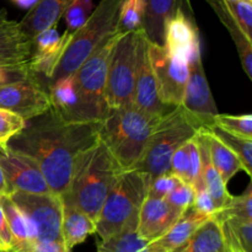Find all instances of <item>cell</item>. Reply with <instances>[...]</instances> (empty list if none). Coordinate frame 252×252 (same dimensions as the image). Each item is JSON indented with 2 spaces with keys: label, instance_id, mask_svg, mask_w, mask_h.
Instances as JSON below:
<instances>
[{
  "label": "cell",
  "instance_id": "cell-2",
  "mask_svg": "<svg viewBox=\"0 0 252 252\" xmlns=\"http://www.w3.org/2000/svg\"><path fill=\"white\" fill-rule=\"evenodd\" d=\"M125 170L101 140L79 157L70 185L62 198L88 214L96 223L108 192Z\"/></svg>",
  "mask_w": 252,
  "mask_h": 252
},
{
  "label": "cell",
  "instance_id": "cell-5",
  "mask_svg": "<svg viewBox=\"0 0 252 252\" xmlns=\"http://www.w3.org/2000/svg\"><path fill=\"white\" fill-rule=\"evenodd\" d=\"M204 125L182 106L162 116L155 125L144 153L133 170L145 172L152 179L170 174V161L179 148L194 138Z\"/></svg>",
  "mask_w": 252,
  "mask_h": 252
},
{
  "label": "cell",
  "instance_id": "cell-11",
  "mask_svg": "<svg viewBox=\"0 0 252 252\" xmlns=\"http://www.w3.org/2000/svg\"><path fill=\"white\" fill-rule=\"evenodd\" d=\"M0 167L4 172L10 193H52L36 161L7 144H0Z\"/></svg>",
  "mask_w": 252,
  "mask_h": 252
},
{
  "label": "cell",
  "instance_id": "cell-8",
  "mask_svg": "<svg viewBox=\"0 0 252 252\" xmlns=\"http://www.w3.org/2000/svg\"><path fill=\"white\" fill-rule=\"evenodd\" d=\"M138 32L118 36L107 68L105 100L108 111L134 106Z\"/></svg>",
  "mask_w": 252,
  "mask_h": 252
},
{
  "label": "cell",
  "instance_id": "cell-39",
  "mask_svg": "<svg viewBox=\"0 0 252 252\" xmlns=\"http://www.w3.org/2000/svg\"><path fill=\"white\" fill-rule=\"evenodd\" d=\"M187 149H189V184L193 187L194 191L204 189L203 180L201 176V157H199L198 145L194 138L187 142Z\"/></svg>",
  "mask_w": 252,
  "mask_h": 252
},
{
  "label": "cell",
  "instance_id": "cell-15",
  "mask_svg": "<svg viewBox=\"0 0 252 252\" xmlns=\"http://www.w3.org/2000/svg\"><path fill=\"white\" fill-rule=\"evenodd\" d=\"M164 47L172 56L187 63L194 54L201 53V38L192 16L189 0H182L179 9L167 22Z\"/></svg>",
  "mask_w": 252,
  "mask_h": 252
},
{
  "label": "cell",
  "instance_id": "cell-37",
  "mask_svg": "<svg viewBox=\"0 0 252 252\" xmlns=\"http://www.w3.org/2000/svg\"><path fill=\"white\" fill-rule=\"evenodd\" d=\"M226 10L238 21L246 36L252 39V2L223 0Z\"/></svg>",
  "mask_w": 252,
  "mask_h": 252
},
{
  "label": "cell",
  "instance_id": "cell-32",
  "mask_svg": "<svg viewBox=\"0 0 252 252\" xmlns=\"http://www.w3.org/2000/svg\"><path fill=\"white\" fill-rule=\"evenodd\" d=\"M148 243L137 231H125L115 236L100 240L97 252H148Z\"/></svg>",
  "mask_w": 252,
  "mask_h": 252
},
{
  "label": "cell",
  "instance_id": "cell-33",
  "mask_svg": "<svg viewBox=\"0 0 252 252\" xmlns=\"http://www.w3.org/2000/svg\"><path fill=\"white\" fill-rule=\"evenodd\" d=\"M212 125L226 130L238 137L252 139V116L251 115H218L214 117ZM211 125V126H212Z\"/></svg>",
  "mask_w": 252,
  "mask_h": 252
},
{
  "label": "cell",
  "instance_id": "cell-36",
  "mask_svg": "<svg viewBox=\"0 0 252 252\" xmlns=\"http://www.w3.org/2000/svg\"><path fill=\"white\" fill-rule=\"evenodd\" d=\"M26 127V121L10 111L0 108V144H7Z\"/></svg>",
  "mask_w": 252,
  "mask_h": 252
},
{
  "label": "cell",
  "instance_id": "cell-4",
  "mask_svg": "<svg viewBox=\"0 0 252 252\" xmlns=\"http://www.w3.org/2000/svg\"><path fill=\"white\" fill-rule=\"evenodd\" d=\"M160 118L147 115L134 106L110 110L101 122L98 138L125 171L133 170Z\"/></svg>",
  "mask_w": 252,
  "mask_h": 252
},
{
  "label": "cell",
  "instance_id": "cell-26",
  "mask_svg": "<svg viewBox=\"0 0 252 252\" xmlns=\"http://www.w3.org/2000/svg\"><path fill=\"white\" fill-rule=\"evenodd\" d=\"M206 1L211 5L221 24L226 27L228 32L230 33L236 49H238L244 71L246 73L248 78L252 80V39L246 36L238 21L226 10L223 0H206Z\"/></svg>",
  "mask_w": 252,
  "mask_h": 252
},
{
  "label": "cell",
  "instance_id": "cell-12",
  "mask_svg": "<svg viewBox=\"0 0 252 252\" xmlns=\"http://www.w3.org/2000/svg\"><path fill=\"white\" fill-rule=\"evenodd\" d=\"M134 107L153 117H162L175 107H169L160 101L157 81L149 57V41L144 32L139 31L137 42L134 79Z\"/></svg>",
  "mask_w": 252,
  "mask_h": 252
},
{
  "label": "cell",
  "instance_id": "cell-38",
  "mask_svg": "<svg viewBox=\"0 0 252 252\" xmlns=\"http://www.w3.org/2000/svg\"><path fill=\"white\" fill-rule=\"evenodd\" d=\"M165 201L174 209L184 213L186 209L193 206L194 189L191 185L184 181H180L177 186L169 193Z\"/></svg>",
  "mask_w": 252,
  "mask_h": 252
},
{
  "label": "cell",
  "instance_id": "cell-46",
  "mask_svg": "<svg viewBox=\"0 0 252 252\" xmlns=\"http://www.w3.org/2000/svg\"><path fill=\"white\" fill-rule=\"evenodd\" d=\"M12 1L16 2L19 6L24 7V9H31L38 0H12Z\"/></svg>",
  "mask_w": 252,
  "mask_h": 252
},
{
  "label": "cell",
  "instance_id": "cell-20",
  "mask_svg": "<svg viewBox=\"0 0 252 252\" xmlns=\"http://www.w3.org/2000/svg\"><path fill=\"white\" fill-rule=\"evenodd\" d=\"M73 1L74 0H38L19 22L20 27L25 34L33 38L39 32L57 26Z\"/></svg>",
  "mask_w": 252,
  "mask_h": 252
},
{
  "label": "cell",
  "instance_id": "cell-18",
  "mask_svg": "<svg viewBox=\"0 0 252 252\" xmlns=\"http://www.w3.org/2000/svg\"><path fill=\"white\" fill-rule=\"evenodd\" d=\"M33 42L20 27V24L7 17L5 9L0 10V64L29 62Z\"/></svg>",
  "mask_w": 252,
  "mask_h": 252
},
{
  "label": "cell",
  "instance_id": "cell-22",
  "mask_svg": "<svg viewBox=\"0 0 252 252\" xmlns=\"http://www.w3.org/2000/svg\"><path fill=\"white\" fill-rule=\"evenodd\" d=\"M63 199V219H62V239L66 249L71 251L79 244L84 243L93 234H96V223L66 199Z\"/></svg>",
  "mask_w": 252,
  "mask_h": 252
},
{
  "label": "cell",
  "instance_id": "cell-40",
  "mask_svg": "<svg viewBox=\"0 0 252 252\" xmlns=\"http://www.w3.org/2000/svg\"><path fill=\"white\" fill-rule=\"evenodd\" d=\"M180 180L172 174H165L152 179L148 189V197L154 199H165L177 186Z\"/></svg>",
  "mask_w": 252,
  "mask_h": 252
},
{
  "label": "cell",
  "instance_id": "cell-31",
  "mask_svg": "<svg viewBox=\"0 0 252 252\" xmlns=\"http://www.w3.org/2000/svg\"><path fill=\"white\" fill-rule=\"evenodd\" d=\"M212 218L219 223L225 219H241V220L252 221V184H249L240 196H231L228 203L221 209L217 211Z\"/></svg>",
  "mask_w": 252,
  "mask_h": 252
},
{
  "label": "cell",
  "instance_id": "cell-3",
  "mask_svg": "<svg viewBox=\"0 0 252 252\" xmlns=\"http://www.w3.org/2000/svg\"><path fill=\"white\" fill-rule=\"evenodd\" d=\"M150 181L149 175L138 170H127L120 175L96 220V234L100 240L125 231H137L140 209L148 197Z\"/></svg>",
  "mask_w": 252,
  "mask_h": 252
},
{
  "label": "cell",
  "instance_id": "cell-41",
  "mask_svg": "<svg viewBox=\"0 0 252 252\" xmlns=\"http://www.w3.org/2000/svg\"><path fill=\"white\" fill-rule=\"evenodd\" d=\"M170 174L189 184V157L187 143L175 152L170 161Z\"/></svg>",
  "mask_w": 252,
  "mask_h": 252
},
{
  "label": "cell",
  "instance_id": "cell-6",
  "mask_svg": "<svg viewBox=\"0 0 252 252\" xmlns=\"http://www.w3.org/2000/svg\"><path fill=\"white\" fill-rule=\"evenodd\" d=\"M122 2L123 0H100L88 21L71 34L49 83L75 73L106 38L117 33L116 26Z\"/></svg>",
  "mask_w": 252,
  "mask_h": 252
},
{
  "label": "cell",
  "instance_id": "cell-34",
  "mask_svg": "<svg viewBox=\"0 0 252 252\" xmlns=\"http://www.w3.org/2000/svg\"><path fill=\"white\" fill-rule=\"evenodd\" d=\"M94 9L95 6L93 0H74L63 15L66 24V31L70 32L71 34L78 31L88 21Z\"/></svg>",
  "mask_w": 252,
  "mask_h": 252
},
{
  "label": "cell",
  "instance_id": "cell-7",
  "mask_svg": "<svg viewBox=\"0 0 252 252\" xmlns=\"http://www.w3.org/2000/svg\"><path fill=\"white\" fill-rule=\"evenodd\" d=\"M121 34L106 38L75 71L79 95L78 122H102L108 113L105 100L106 78L113 46Z\"/></svg>",
  "mask_w": 252,
  "mask_h": 252
},
{
  "label": "cell",
  "instance_id": "cell-28",
  "mask_svg": "<svg viewBox=\"0 0 252 252\" xmlns=\"http://www.w3.org/2000/svg\"><path fill=\"white\" fill-rule=\"evenodd\" d=\"M203 133L207 140V145H208V152L212 162L220 175L224 184L228 185V182L239 171H241V170L244 171L243 162L224 143H221L218 138L214 137L209 130L203 128Z\"/></svg>",
  "mask_w": 252,
  "mask_h": 252
},
{
  "label": "cell",
  "instance_id": "cell-24",
  "mask_svg": "<svg viewBox=\"0 0 252 252\" xmlns=\"http://www.w3.org/2000/svg\"><path fill=\"white\" fill-rule=\"evenodd\" d=\"M49 98L52 107L63 120L78 122L79 95L74 74L49 83Z\"/></svg>",
  "mask_w": 252,
  "mask_h": 252
},
{
  "label": "cell",
  "instance_id": "cell-23",
  "mask_svg": "<svg viewBox=\"0 0 252 252\" xmlns=\"http://www.w3.org/2000/svg\"><path fill=\"white\" fill-rule=\"evenodd\" d=\"M197 145H198L199 157H201V176L203 180V184L206 186L207 191L211 194L212 199L214 202L217 211L223 208L229 199L231 198V194L228 192L226 185L221 180L220 175L214 167L212 162L211 157H209L208 145H207L206 137H204L203 128L194 135Z\"/></svg>",
  "mask_w": 252,
  "mask_h": 252
},
{
  "label": "cell",
  "instance_id": "cell-19",
  "mask_svg": "<svg viewBox=\"0 0 252 252\" xmlns=\"http://www.w3.org/2000/svg\"><path fill=\"white\" fill-rule=\"evenodd\" d=\"M212 217L206 216L197 211L193 206L182 213L176 223L157 240L148 244V252H172L182 245L198 226Z\"/></svg>",
  "mask_w": 252,
  "mask_h": 252
},
{
  "label": "cell",
  "instance_id": "cell-21",
  "mask_svg": "<svg viewBox=\"0 0 252 252\" xmlns=\"http://www.w3.org/2000/svg\"><path fill=\"white\" fill-rule=\"evenodd\" d=\"M144 2L143 32L150 43L164 47L166 25L179 9L182 0H144Z\"/></svg>",
  "mask_w": 252,
  "mask_h": 252
},
{
  "label": "cell",
  "instance_id": "cell-1",
  "mask_svg": "<svg viewBox=\"0 0 252 252\" xmlns=\"http://www.w3.org/2000/svg\"><path fill=\"white\" fill-rule=\"evenodd\" d=\"M101 122H69L53 108L27 121L7 145L33 159L53 193L69 189L79 157L100 140Z\"/></svg>",
  "mask_w": 252,
  "mask_h": 252
},
{
  "label": "cell",
  "instance_id": "cell-25",
  "mask_svg": "<svg viewBox=\"0 0 252 252\" xmlns=\"http://www.w3.org/2000/svg\"><path fill=\"white\" fill-rule=\"evenodd\" d=\"M172 252H229V249L220 223L214 218H209Z\"/></svg>",
  "mask_w": 252,
  "mask_h": 252
},
{
  "label": "cell",
  "instance_id": "cell-30",
  "mask_svg": "<svg viewBox=\"0 0 252 252\" xmlns=\"http://www.w3.org/2000/svg\"><path fill=\"white\" fill-rule=\"evenodd\" d=\"M207 130L212 133L214 137L218 138L221 143L226 145L236 157L240 159L243 162L244 171L252 176V139H246V138L238 137L231 133L226 132V130L221 129V128L217 127V126H207Z\"/></svg>",
  "mask_w": 252,
  "mask_h": 252
},
{
  "label": "cell",
  "instance_id": "cell-9",
  "mask_svg": "<svg viewBox=\"0 0 252 252\" xmlns=\"http://www.w3.org/2000/svg\"><path fill=\"white\" fill-rule=\"evenodd\" d=\"M15 204L29 218L36 230L38 241H57L62 239L63 199L57 193H25L11 192L9 194Z\"/></svg>",
  "mask_w": 252,
  "mask_h": 252
},
{
  "label": "cell",
  "instance_id": "cell-43",
  "mask_svg": "<svg viewBox=\"0 0 252 252\" xmlns=\"http://www.w3.org/2000/svg\"><path fill=\"white\" fill-rule=\"evenodd\" d=\"M193 207L197 211H199L201 213L206 214L208 217H213V214L217 212L213 199H212L211 194L208 193L206 187L198 189V191H194Z\"/></svg>",
  "mask_w": 252,
  "mask_h": 252
},
{
  "label": "cell",
  "instance_id": "cell-44",
  "mask_svg": "<svg viewBox=\"0 0 252 252\" xmlns=\"http://www.w3.org/2000/svg\"><path fill=\"white\" fill-rule=\"evenodd\" d=\"M12 249V238L0 204V251L9 252Z\"/></svg>",
  "mask_w": 252,
  "mask_h": 252
},
{
  "label": "cell",
  "instance_id": "cell-17",
  "mask_svg": "<svg viewBox=\"0 0 252 252\" xmlns=\"http://www.w3.org/2000/svg\"><path fill=\"white\" fill-rule=\"evenodd\" d=\"M181 216V212L172 208L165 199L147 197L138 219V235L148 244L152 243L164 235Z\"/></svg>",
  "mask_w": 252,
  "mask_h": 252
},
{
  "label": "cell",
  "instance_id": "cell-42",
  "mask_svg": "<svg viewBox=\"0 0 252 252\" xmlns=\"http://www.w3.org/2000/svg\"><path fill=\"white\" fill-rule=\"evenodd\" d=\"M11 252H70L66 249L63 240L57 241H33L24 248L16 249Z\"/></svg>",
  "mask_w": 252,
  "mask_h": 252
},
{
  "label": "cell",
  "instance_id": "cell-16",
  "mask_svg": "<svg viewBox=\"0 0 252 252\" xmlns=\"http://www.w3.org/2000/svg\"><path fill=\"white\" fill-rule=\"evenodd\" d=\"M70 38V32L65 31L61 34L57 26L49 27L36 34L32 38L33 48L30 58V66L32 71L51 79Z\"/></svg>",
  "mask_w": 252,
  "mask_h": 252
},
{
  "label": "cell",
  "instance_id": "cell-14",
  "mask_svg": "<svg viewBox=\"0 0 252 252\" xmlns=\"http://www.w3.org/2000/svg\"><path fill=\"white\" fill-rule=\"evenodd\" d=\"M181 106L201 121L204 127L211 126L219 113L204 73L201 53L194 54L189 61V78Z\"/></svg>",
  "mask_w": 252,
  "mask_h": 252
},
{
  "label": "cell",
  "instance_id": "cell-47",
  "mask_svg": "<svg viewBox=\"0 0 252 252\" xmlns=\"http://www.w3.org/2000/svg\"><path fill=\"white\" fill-rule=\"evenodd\" d=\"M229 1H250V2H252V0H229Z\"/></svg>",
  "mask_w": 252,
  "mask_h": 252
},
{
  "label": "cell",
  "instance_id": "cell-10",
  "mask_svg": "<svg viewBox=\"0 0 252 252\" xmlns=\"http://www.w3.org/2000/svg\"><path fill=\"white\" fill-rule=\"evenodd\" d=\"M149 57L160 101L169 107L181 106L189 78V63L172 56L165 47L150 42Z\"/></svg>",
  "mask_w": 252,
  "mask_h": 252
},
{
  "label": "cell",
  "instance_id": "cell-45",
  "mask_svg": "<svg viewBox=\"0 0 252 252\" xmlns=\"http://www.w3.org/2000/svg\"><path fill=\"white\" fill-rule=\"evenodd\" d=\"M9 193H10L9 187H7L4 172H2L1 167H0V196H2V194H9Z\"/></svg>",
  "mask_w": 252,
  "mask_h": 252
},
{
  "label": "cell",
  "instance_id": "cell-27",
  "mask_svg": "<svg viewBox=\"0 0 252 252\" xmlns=\"http://www.w3.org/2000/svg\"><path fill=\"white\" fill-rule=\"evenodd\" d=\"M0 204L12 238V250L24 248L37 240L36 230L21 209L12 202L9 194L0 196Z\"/></svg>",
  "mask_w": 252,
  "mask_h": 252
},
{
  "label": "cell",
  "instance_id": "cell-13",
  "mask_svg": "<svg viewBox=\"0 0 252 252\" xmlns=\"http://www.w3.org/2000/svg\"><path fill=\"white\" fill-rule=\"evenodd\" d=\"M52 107L48 90L36 78L11 85L0 86V108L31 121Z\"/></svg>",
  "mask_w": 252,
  "mask_h": 252
},
{
  "label": "cell",
  "instance_id": "cell-29",
  "mask_svg": "<svg viewBox=\"0 0 252 252\" xmlns=\"http://www.w3.org/2000/svg\"><path fill=\"white\" fill-rule=\"evenodd\" d=\"M220 225L229 252H252V221L225 219Z\"/></svg>",
  "mask_w": 252,
  "mask_h": 252
},
{
  "label": "cell",
  "instance_id": "cell-35",
  "mask_svg": "<svg viewBox=\"0 0 252 252\" xmlns=\"http://www.w3.org/2000/svg\"><path fill=\"white\" fill-rule=\"evenodd\" d=\"M36 76L30 66V61L22 63L0 64V86L32 80Z\"/></svg>",
  "mask_w": 252,
  "mask_h": 252
},
{
  "label": "cell",
  "instance_id": "cell-48",
  "mask_svg": "<svg viewBox=\"0 0 252 252\" xmlns=\"http://www.w3.org/2000/svg\"><path fill=\"white\" fill-rule=\"evenodd\" d=\"M0 252H1V251H0ZM9 252H10V251H9Z\"/></svg>",
  "mask_w": 252,
  "mask_h": 252
}]
</instances>
